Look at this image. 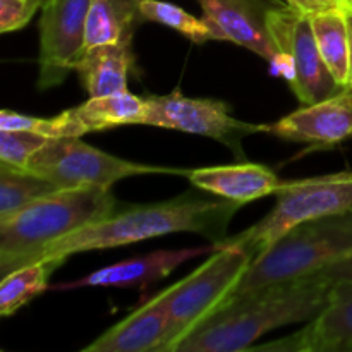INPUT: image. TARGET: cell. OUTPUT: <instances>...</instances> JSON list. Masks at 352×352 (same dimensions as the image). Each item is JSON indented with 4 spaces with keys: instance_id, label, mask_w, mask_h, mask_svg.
Returning a JSON list of instances; mask_svg holds the SVG:
<instances>
[{
    "instance_id": "1",
    "label": "cell",
    "mask_w": 352,
    "mask_h": 352,
    "mask_svg": "<svg viewBox=\"0 0 352 352\" xmlns=\"http://www.w3.org/2000/svg\"><path fill=\"white\" fill-rule=\"evenodd\" d=\"M239 206V203L198 188L167 201L124 205L120 212L116 210L107 219L62 237L47 248L38 261H65L72 254L85 251L127 246L175 232L198 234L217 244L227 237L229 223Z\"/></svg>"
},
{
    "instance_id": "2",
    "label": "cell",
    "mask_w": 352,
    "mask_h": 352,
    "mask_svg": "<svg viewBox=\"0 0 352 352\" xmlns=\"http://www.w3.org/2000/svg\"><path fill=\"white\" fill-rule=\"evenodd\" d=\"M332 285L316 272L232 299L184 337L175 352L251 349L265 333L292 323L309 322L318 315L329 301Z\"/></svg>"
},
{
    "instance_id": "3",
    "label": "cell",
    "mask_w": 352,
    "mask_h": 352,
    "mask_svg": "<svg viewBox=\"0 0 352 352\" xmlns=\"http://www.w3.org/2000/svg\"><path fill=\"white\" fill-rule=\"evenodd\" d=\"M116 196L105 188L58 189L0 220V275L38 261L52 244L117 210Z\"/></svg>"
},
{
    "instance_id": "4",
    "label": "cell",
    "mask_w": 352,
    "mask_h": 352,
    "mask_svg": "<svg viewBox=\"0 0 352 352\" xmlns=\"http://www.w3.org/2000/svg\"><path fill=\"white\" fill-rule=\"evenodd\" d=\"M351 254L352 208L302 222L254 258L226 302L268 285L308 277Z\"/></svg>"
},
{
    "instance_id": "5",
    "label": "cell",
    "mask_w": 352,
    "mask_h": 352,
    "mask_svg": "<svg viewBox=\"0 0 352 352\" xmlns=\"http://www.w3.org/2000/svg\"><path fill=\"white\" fill-rule=\"evenodd\" d=\"M275 196L277 203L265 219L243 232L227 236L223 241L213 244V248L234 244L244 248L253 258H258L292 227L351 210L352 170L284 182Z\"/></svg>"
},
{
    "instance_id": "6",
    "label": "cell",
    "mask_w": 352,
    "mask_h": 352,
    "mask_svg": "<svg viewBox=\"0 0 352 352\" xmlns=\"http://www.w3.org/2000/svg\"><path fill=\"white\" fill-rule=\"evenodd\" d=\"M253 260L244 248L219 246L201 267L162 291L170 323L165 352H175L184 337L226 302Z\"/></svg>"
},
{
    "instance_id": "7",
    "label": "cell",
    "mask_w": 352,
    "mask_h": 352,
    "mask_svg": "<svg viewBox=\"0 0 352 352\" xmlns=\"http://www.w3.org/2000/svg\"><path fill=\"white\" fill-rule=\"evenodd\" d=\"M28 170L54 182L60 189L105 188L110 189L122 179L136 175H186V168L136 164L113 157L82 143L81 138H54L48 140L31 157Z\"/></svg>"
},
{
    "instance_id": "8",
    "label": "cell",
    "mask_w": 352,
    "mask_h": 352,
    "mask_svg": "<svg viewBox=\"0 0 352 352\" xmlns=\"http://www.w3.org/2000/svg\"><path fill=\"white\" fill-rule=\"evenodd\" d=\"M277 60L272 72L287 79L301 105H313L346 91L322 57L311 17L302 16L289 3L278 7L270 19Z\"/></svg>"
},
{
    "instance_id": "9",
    "label": "cell",
    "mask_w": 352,
    "mask_h": 352,
    "mask_svg": "<svg viewBox=\"0 0 352 352\" xmlns=\"http://www.w3.org/2000/svg\"><path fill=\"white\" fill-rule=\"evenodd\" d=\"M143 124L212 138L229 148L239 160L246 158L244 138L267 133V124L236 119L229 103L213 98H189L179 88L168 95L144 96Z\"/></svg>"
},
{
    "instance_id": "10",
    "label": "cell",
    "mask_w": 352,
    "mask_h": 352,
    "mask_svg": "<svg viewBox=\"0 0 352 352\" xmlns=\"http://www.w3.org/2000/svg\"><path fill=\"white\" fill-rule=\"evenodd\" d=\"M91 0H47L41 7L38 89L62 85L74 71L86 47V24Z\"/></svg>"
},
{
    "instance_id": "11",
    "label": "cell",
    "mask_w": 352,
    "mask_h": 352,
    "mask_svg": "<svg viewBox=\"0 0 352 352\" xmlns=\"http://www.w3.org/2000/svg\"><path fill=\"white\" fill-rule=\"evenodd\" d=\"M205 23L219 41H232L274 64L277 47L270 30L272 14L282 0H196Z\"/></svg>"
},
{
    "instance_id": "12",
    "label": "cell",
    "mask_w": 352,
    "mask_h": 352,
    "mask_svg": "<svg viewBox=\"0 0 352 352\" xmlns=\"http://www.w3.org/2000/svg\"><path fill=\"white\" fill-rule=\"evenodd\" d=\"M144 96L129 91L109 96H89L88 102L64 110L55 117H38L36 134L54 138H81L129 124H143Z\"/></svg>"
},
{
    "instance_id": "13",
    "label": "cell",
    "mask_w": 352,
    "mask_h": 352,
    "mask_svg": "<svg viewBox=\"0 0 352 352\" xmlns=\"http://www.w3.org/2000/svg\"><path fill=\"white\" fill-rule=\"evenodd\" d=\"M277 352H352V282H336L322 311L305 329L277 342L251 347Z\"/></svg>"
},
{
    "instance_id": "14",
    "label": "cell",
    "mask_w": 352,
    "mask_h": 352,
    "mask_svg": "<svg viewBox=\"0 0 352 352\" xmlns=\"http://www.w3.org/2000/svg\"><path fill=\"white\" fill-rule=\"evenodd\" d=\"M267 134L311 148H333L352 138V91L302 105L277 122L267 124Z\"/></svg>"
},
{
    "instance_id": "15",
    "label": "cell",
    "mask_w": 352,
    "mask_h": 352,
    "mask_svg": "<svg viewBox=\"0 0 352 352\" xmlns=\"http://www.w3.org/2000/svg\"><path fill=\"white\" fill-rule=\"evenodd\" d=\"M215 251L212 246L188 248V250L155 251L140 258L119 261L110 267L100 268L76 282L54 285L55 291H71L81 287H148L162 278L168 277L179 265L186 263L191 258L203 256Z\"/></svg>"
},
{
    "instance_id": "16",
    "label": "cell",
    "mask_w": 352,
    "mask_h": 352,
    "mask_svg": "<svg viewBox=\"0 0 352 352\" xmlns=\"http://www.w3.org/2000/svg\"><path fill=\"white\" fill-rule=\"evenodd\" d=\"M168 313L162 292L144 301L136 311L86 346L85 352H165Z\"/></svg>"
},
{
    "instance_id": "17",
    "label": "cell",
    "mask_w": 352,
    "mask_h": 352,
    "mask_svg": "<svg viewBox=\"0 0 352 352\" xmlns=\"http://www.w3.org/2000/svg\"><path fill=\"white\" fill-rule=\"evenodd\" d=\"M188 179L195 188L239 203L241 206L254 199L275 195L284 184L267 165L250 162L192 168L189 170Z\"/></svg>"
},
{
    "instance_id": "18",
    "label": "cell",
    "mask_w": 352,
    "mask_h": 352,
    "mask_svg": "<svg viewBox=\"0 0 352 352\" xmlns=\"http://www.w3.org/2000/svg\"><path fill=\"white\" fill-rule=\"evenodd\" d=\"M134 67L136 54L131 36L85 48L74 71L89 96H109L127 91V79Z\"/></svg>"
},
{
    "instance_id": "19",
    "label": "cell",
    "mask_w": 352,
    "mask_h": 352,
    "mask_svg": "<svg viewBox=\"0 0 352 352\" xmlns=\"http://www.w3.org/2000/svg\"><path fill=\"white\" fill-rule=\"evenodd\" d=\"M140 3L141 0H91L85 48L134 36L138 24L143 23Z\"/></svg>"
},
{
    "instance_id": "20",
    "label": "cell",
    "mask_w": 352,
    "mask_h": 352,
    "mask_svg": "<svg viewBox=\"0 0 352 352\" xmlns=\"http://www.w3.org/2000/svg\"><path fill=\"white\" fill-rule=\"evenodd\" d=\"M311 24L327 67L344 88L349 89L351 52L346 10L318 14L311 17Z\"/></svg>"
},
{
    "instance_id": "21",
    "label": "cell",
    "mask_w": 352,
    "mask_h": 352,
    "mask_svg": "<svg viewBox=\"0 0 352 352\" xmlns=\"http://www.w3.org/2000/svg\"><path fill=\"white\" fill-rule=\"evenodd\" d=\"M64 261L40 260L3 275L0 282V315L12 316L48 289V280Z\"/></svg>"
},
{
    "instance_id": "22",
    "label": "cell",
    "mask_w": 352,
    "mask_h": 352,
    "mask_svg": "<svg viewBox=\"0 0 352 352\" xmlns=\"http://www.w3.org/2000/svg\"><path fill=\"white\" fill-rule=\"evenodd\" d=\"M58 189L60 188L54 182L28 168H14L0 164V220Z\"/></svg>"
},
{
    "instance_id": "23",
    "label": "cell",
    "mask_w": 352,
    "mask_h": 352,
    "mask_svg": "<svg viewBox=\"0 0 352 352\" xmlns=\"http://www.w3.org/2000/svg\"><path fill=\"white\" fill-rule=\"evenodd\" d=\"M141 17L143 21H151V23L164 24V26L172 28L177 33L184 34L192 43H206V41L215 40L212 30L205 19H198L192 14L186 12L182 7L174 6L164 0H141L140 3Z\"/></svg>"
},
{
    "instance_id": "24",
    "label": "cell",
    "mask_w": 352,
    "mask_h": 352,
    "mask_svg": "<svg viewBox=\"0 0 352 352\" xmlns=\"http://www.w3.org/2000/svg\"><path fill=\"white\" fill-rule=\"evenodd\" d=\"M47 141L48 138L36 133L0 129V164L14 168H28L31 157Z\"/></svg>"
},
{
    "instance_id": "25",
    "label": "cell",
    "mask_w": 352,
    "mask_h": 352,
    "mask_svg": "<svg viewBox=\"0 0 352 352\" xmlns=\"http://www.w3.org/2000/svg\"><path fill=\"white\" fill-rule=\"evenodd\" d=\"M40 7V0H0V31L10 33L24 28Z\"/></svg>"
},
{
    "instance_id": "26",
    "label": "cell",
    "mask_w": 352,
    "mask_h": 352,
    "mask_svg": "<svg viewBox=\"0 0 352 352\" xmlns=\"http://www.w3.org/2000/svg\"><path fill=\"white\" fill-rule=\"evenodd\" d=\"M289 6L299 14L308 17H315L318 14L332 12V10H347L339 0H285Z\"/></svg>"
},
{
    "instance_id": "27",
    "label": "cell",
    "mask_w": 352,
    "mask_h": 352,
    "mask_svg": "<svg viewBox=\"0 0 352 352\" xmlns=\"http://www.w3.org/2000/svg\"><path fill=\"white\" fill-rule=\"evenodd\" d=\"M318 274L325 277L327 280L332 282V284H336V282H352V254L329 265L327 268L320 270Z\"/></svg>"
},
{
    "instance_id": "28",
    "label": "cell",
    "mask_w": 352,
    "mask_h": 352,
    "mask_svg": "<svg viewBox=\"0 0 352 352\" xmlns=\"http://www.w3.org/2000/svg\"><path fill=\"white\" fill-rule=\"evenodd\" d=\"M347 30H349V52H351V74H349V89L352 91V9L346 10Z\"/></svg>"
},
{
    "instance_id": "29",
    "label": "cell",
    "mask_w": 352,
    "mask_h": 352,
    "mask_svg": "<svg viewBox=\"0 0 352 352\" xmlns=\"http://www.w3.org/2000/svg\"><path fill=\"white\" fill-rule=\"evenodd\" d=\"M339 2L342 3V6L346 7L347 10H351V9H352V2H351V0H339Z\"/></svg>"
},
{
    "instance_id": "30",
    "label": "cell",
    "mask_w": 352,
    "mask_h": 352,
    "mask_svg": "<svg viewBox=\"0 0 352 352\" xmlns=\"http://www.w3.org/2000/svg\"><path fill=\"white\" fill-rule=\"evenodd\" d=\"M40 2H41V7H43V3H45V2H47V0H40Z\"/></svg>"
},
{
    "instance_id": "31",
    "label": "cell",
    "mask_w": 352,
    "mask_h": 352,
    "mask_svg": "<svg viewBox=\"0 0 352 352\" xmlns=\"http://www.w3.org/2000/svg\"><path fill=\"white\" fill-rule=\"evenodd\" d=\"M351 2H352V0H351Z\"/></svg>"
}]
</instances>
